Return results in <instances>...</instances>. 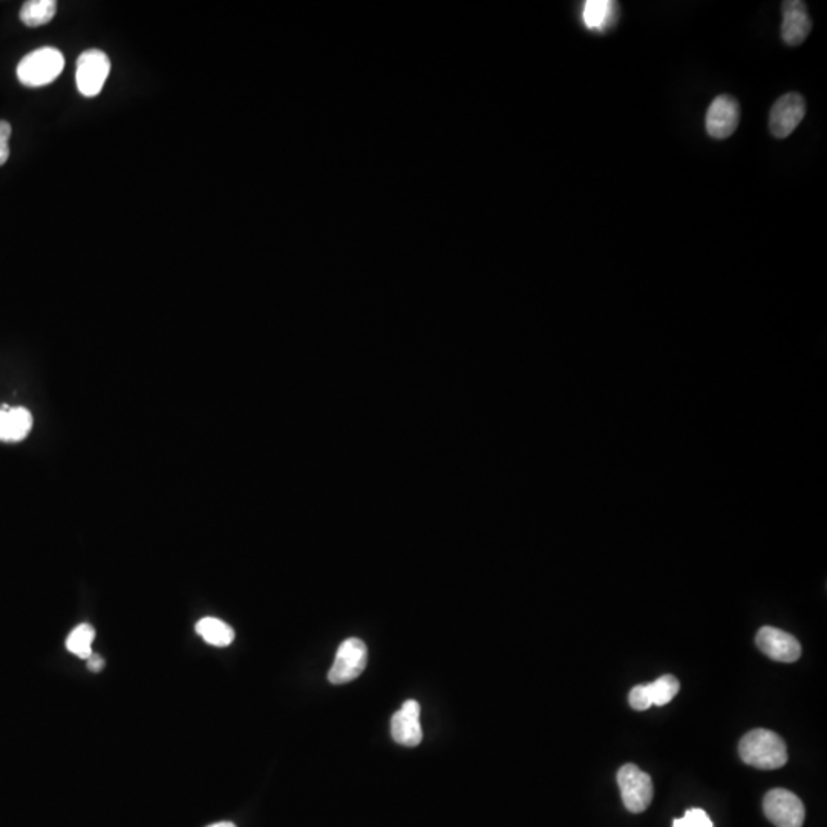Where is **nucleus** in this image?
<instances>
[{"label": "nucleus", "mask_w": 827, "mask_h": 827, "mask_svg": "<svg viewBox=\"0 0 827 827\" xmlns=\"http://www.w3.org/2000/svg\"><path fill=\"white\" fill-rule=\"evenodd\" d=\"M33 428V416L25 408L0 409V442L16 443Z\"/></svg>", "instance_id": "obj_12"}, {"label": "nucleus", "mask_w": 827, "mask_h": 827, "mask_svg": "<svg viewBox=\"0 0 827 827\" xmlns=\"http://www.w3.org/2000/svg\"><path fill=\"white\" fill-rule=\"evenodd\" d=\"M812 20L808 7L800 0H788L783 4L782 39L786 45L798 46L808 39Z\"/></svg>", "instance_id": "obj_11"}, {"label": "nucleus", "mask_w": 827, "mask_h": 827, "mask_svg": "<svg viewBox=\"0 0 827 827\" xmlns=\"http://www.w3.org/2000/svg\"><path fill=\"white\" fill-rule=\"evenodd\" d=\"M57 13V2L54 0H30L23 5L20 11V20L27 27H42L50 23Z\"/></svg>", "instance_id": "obj_15"}, {"label": "nucleus", "mask_w": 827, "mask_h": 827, "mask_svg": "<svg viewBox=\"0 0 827 827\" xmlns=\"http://www.w3.org/2000/svg\"><path fill=\"white\" fill-rule=\"evenodd\" d=\"M673 827H714L713 821L703 809H690L684 817L673 821Z\"/></svg>", "instance_id": "obj_18"}, {"label": "nucleus", "mask_w": 827, "mask_h": 827, "mask_svg": "<svg viewBox=\"0 0 827 827\" xmlns=\"http://www.w3.org/2000/svg\"><path fill=\"white\" fill-rule=\"evenodd\" d=\"M618 786L622 803L633 814H641L653 801V782L647 772L633 763L622 766L618 771Z\"/></svg>", "instance_id": "obj_3"}, {"label": "nucleus", "mask_w": 827, "mask_h": 827, "mask_svg": "<svg viewBox=\"0 0 827 827\" xmlns=\"http://www.w3.org/2000/svg\"><path fill=\"white\" fill-rule=\"evenodd\" d=\"M368 648L357 638L347 639L340 645L333 667L328 671V680L333 685H344L357 679L367 668Z\"/></svg>", "instance_id": "obj_5"}, {"label": "nucleus", "mask_w": 827, "mask_h": 827, "mask_svg": "<svg viewBox=\"0 0 827 827\" xmlns=\"http://www.w3.org/2000/svg\"><path fill=\"white\" fill-rule=\"evenodd\" d=\"M391 734L399 745L414 748L419 746L423 739L422 723H420V705L416 700H408L402 708L394 714L391 722Z\"/></svg>", "instance_id": "obj_10"}, {"label": "nucleus", "mask_w": 827, "mask_h": 827, "mask_svg": "<svg viewBox=\"0 0 827 827\" xmlns=\"http://www.w3.org/2000/svg\"><path fill=\"white\" fill-rule=\"evenodd\" d=\"M763 811L777 827H801L805 823V805L788 789L769 791L763 798Z\"/></svg>", "instance_id": "obj_4"}, {"label": "nucleus", "mask_w": 827, "mask_h": 827, "mask_svg": "<svg viewBox=\"0 0 827 827\" xmlns=\"http://www.w3.org/2000/svg\"><path fill=\"white\" fill-rule=\"evenodd\" d=\"M651 703L656 707H664L677 696L680 690L679 680L671 674L659 677L653 684H647Z\"/></svg>", "instance_id": "obj_17"}, {"label": "nucleus", "mask_w": 827, "mask_h": 827, "mask_svg": "<svg viewBox=\"0 0 827 827\" xmlns=\"http://www.w3.org/2000/svg\"><path fill=\"white\" fill-rule=\"evenodd\" d=\"M618 4L610 0H589L582 10V19L592 31H605L612 27L616 19Z\"/></svg>", "instance_id": "obj_13"}, {"label": "nucleus", "mask_w": 827, "mask_h": 827, "mask_svg": "<svg viewBox=\"0 0 827 827\" xmlns=\"http://www.w3.org/2000/svg\"><path fill=\"white\" fill-rule=\"evenodd\" d=\"M757 647L772 661L792 664L801 656V645L794 636L774 627L760 628L757 633Z\"/></svg>", "instance_id": "obj_9"}, {"label": "nucleus", "mask_w": 827, "mask_h": 827, "mask_svg": "<svg viewBox=\"0 0 827 827\" xmlns=\"http://www.w3.org/2000/svg\"><path fill=\"white\" fill-rule=\"evenodd\" d=\"M65 68V57L53 46H45L33 51L20 60L17 66V77L22 85L28 88H40L50 85L62 74Z\"/></svg>", "instance_id": "obj_2"}, {"label": "nucleus", "mask_w": 827, "mask_h": 827, "mask_svg": "<svg viewBox=\"0 0 827 827\" xmlns=\"http://www.w3.org/2000/svg\"><path fill=\"white\" fill-rule=\"evenodd\" d=\"M198 635L213 647H229L235 639V631L226 622L220 621L216 618H204L198 621L197 627Z\"/></svg>", "instance_id": "obj_14"}, {"label": "nucleus", "mask_w": 827, "mask_h": 827, "mask_svg": "<svg viewBox=\"0 0 827 827\" xmlns=\"http://www.w3.org/2000/svg\"><path fill=\"white\" fill-rule=\"evenodd\" d=\"M86 661H88L89 670L94 671V673H99V671H102L103 667H105V661L94 653H92L91 658L86 659Z\"/></svg>", "instance_id": "obj_21"}, {"label": "nucleus", "mask_w": 827, "mask_h": 827, "mask_svg": "<svg viewBox=\"0 0 827 827\" xmlns=\"http://www.w3.org/2000/svg\"><path fill=\"white\" fill-rule=\"evenodd\" d=\"M806 115V102L797 92L782 95L769 114V131L778 140L788 138Z\"/></svg>", "instance_id": "obj_7"}, {"label": "nucleus", "mask_w": 827, "mask_h": 827, "mask_svg": "<svg viewBox=\"0 0 827 827\" xmlns=\"http://www.w3.org/2000/svg\"><path fill=\"white\" fill-rule=\"evenodd\" d=\"M740 105L728 94L717 95L705 117L708 135L716 140H726L739 128Z\"/></svg>", "instance_id": "obj_8"}, {"label": "nucleus", "mask_w": 827, "mask_h": 827, "mask_svg": "<svg viewBox=\"0 0 827 827\" xmlns=\"http://www.w3.org/2000/svg\"><path fill=\"white\" fill-rule=\"evenodd\" d=\"M628 702H630V707L636 711H647L653 707L647 685H636V687L630 691Z\"/></svg>", "instance_id": "obj_19"}, {"label": "nucleus", "mask_w": 827, "mask_h": 827, "mask_svg": "<svg viewBox=\"0 0 827 827\" xmlns=\"http://www.w3.org/2000/svg\"><path fill=\"white\" fill-rule=\"evenodd\" d=\"M209 827H236L235 824L230 823V821H221V823L212 824Z\"/></svg>", "instance_id": "obj_22"}, {"label": "nucleus", "mask_w": 827, "mask_h": 827, "mask_svg": "<svg viewBox=\"0 0 827 827\" xmlns=\"http://www.w3.org/2000/svg\"><path fill=\"white\" fill-rule=\"evenodd\" d=\"M111 72V60L100 50H88L77 60L76 80L80 94L95 97L102 92Z\"/></svg>", "instance_id": "obj_6"}, {"label": "nucleus", "mask_w": 827, "mask_h": 827, "mask_svg": "<svg viewBox=\"0 0 827 827\" xmlns=\"http://www.w3.org/2000/svg\"><path fill=\"white\" fill-rule=\"evenodd\" d=\"M95 639V630L89 624L77 625L66 639V650L76 654L77 658L89 659L92 654V642Z\"/></svg>", "instance_id": "obj_16"}, {"label": "nucleus", "mask_w": 827, "mask_h": 827, "mask_svg": "<svg viewBox=\"0 0 827 827\" xmlns=\"http://www.w3.org/2000/svg\"><path fill=\"white\" fill-rule=\"evenodd\" d=\"M11 125L8 121H0V166H4L10 158Z\"/></svg>", "instance_id": "obj_20"}, {"label": "nucleus", "mask_w": 827, "mask_h": 827, "mask_svg": "<svg viewBox=\"0 0 827 827\" xmlns=\"http://www.w3.org/2000/svg\"><path fill=\"white\" fill-rule=\"evenodd\" d=\"M739 754L746 765L768 771L782 768L788 762L785 740L769 729L749 731L740 740Z\"/></svg>", "instance_id": "obj_1"}]
</instances>
